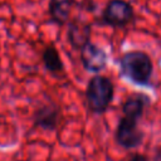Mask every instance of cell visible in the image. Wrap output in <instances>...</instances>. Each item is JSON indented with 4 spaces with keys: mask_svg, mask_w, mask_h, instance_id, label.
<instances>
[{
    "mask_svg": "<svg viewBox=\"0 0 161 161\" xmlns=\"http://www.w3.org/2000/svg\"><path fill=\"white\" fill-rule=\"evenodd\" d=\"M119 73L136 86L146 87L150 84L153 64L150 55L142 50H130L118 58Z\"/></svg>",
    "mask_w": 161,
    "mask_h": 161,
    "instance_id": "obj_1",
    "label": "cell"
},
{
    "mask_svg": "<svg viewBox=\"0 0 161 161\" xmlns=\"http://www.w3.org/2000/svg\"><path fill=\"white\" fill-rule=\"evenodd\" d=\"M114 86L104 75H93L86 88L87 108L94 114H103L113 101Z\"/></svg>",
    "mask_w": 161,
    "mask_h": 161,
    "instance_id": "obj_2",
    "label": "cell"
},
{
    "mask_svg": "<svg viewBox=\"0 0 161 161\" xmlns=\"http://www.w3.org/2000/svg\"><path fill=\"white\" fill-rule=\"evenodd\" d=\"M135 19L133 6L126 0H109L101 15L102 25L123 28Z\"/></svg>",
    "mask_w": 161,
    "mask_h": 161,
    "instance_id": "obj_3",
    "label": "cell"
},
{
    "mask_svg": "<svg viewBox=\"0 0 161 161\" xmlns=\"http://www.w3.org/2000/svg\"><path fill=\"white\" fill-rule=\"evenodd\" d=\"M143 131L138 127V121L130 118L127 116H122L118 121L114 140L118 146L131 150L142 145L143 142Z\"/></svg>",
    "mask_w": 161,
    "mask_h": 161,
    "instance_id": "obj_4",
    "label": "cell"
},
{
    "mask_svg": "<svg viewBox=\"0 0 161 161\" xmlns=\"http://www.w3.org/2000/svg\"><path fill=\"white\" fill-rule=\"evenodd\" d=\"M60 118H62V111L59 106L52 101L44 102L40 106H38L33 114L34 126L50 132L58 128Z\"/></svg>",
    "mask_w": 161,
    "mask_h": 161,
    "instance_id": "obj_5",
    "label": "cell"
},
{
    "mask_svg": "<svg viewBox=\"0 0 161 161\" xmlns=\"http://www.w3.org/2000/svg\"><path fill=\"white\" fill-rule=\"evenodd\" d=\"M107 60H108V55H107L106 50L103 48L93 44L92 42H89L80 49L82 65L86 70H88L91 73L96 74V73H99L101 70H103L107 65Z\"/></svg>",
    "mask_w": 161,
    "mask_h": 161,
    "instance_id": "obj_6",
    "label": "cell"
},
{
    "mask_svg": "<svg viewBox=\"0 0 161 161\" xmlns=\"http://www.w3.org/2000/svg\"><path fill=\"white\" fill-rule=\"evenodd\" d=\"M92 25L79 18H73L67 24V40L73 49L80 50L91 42Z\"/></svg>",
    "mask_w": 161,
    "mask_h": 161,
    "instance_id": "obj_7",
    "label": "cell"
},
{
    "mask_svg": "<svg viewBox=\"0 0 161 161\" xmlns=\"http://www.w3.org/2000/svg\"><path fill=\"white\" fill-rule=\"evenodd\" d=\"M151 104V98L145 93H132L122 103V113L133 119H140L145 112V108Z\"/></svg>",
    "mask_w": 161,
    "mask_h": 161,
    "instance_id": "obj_8",
    "label": "cell"
},
{
    "mask_svg": "<svg viewBox=\"0 0 161 161\" xmlns=\"http://www.w3.org/2000/svg\"><path fill=\"white\" fill-rule=\"evenodd\" d=\"M77 4V0H49L48 11L52 21L59 26L67 25L70 20L72 10Z\"/></svg>",
    "mask_w": 161,
    "mask_h": 161,
    "instance_id": "obj_9",
    "label": "cell"
},
{
    "mask_svg": "<svg viewBox=\"0 0 161 161\" xmlns=\"http://www.w3.org/2000/svg\"><path fill=\"white\" fill-rule=\"evenodd\" d=\"M42 60H43L44 68L53 74H58L64 70L63 60L59 55L58 49L54 45H48L44 48L42 53Z\"/></svg>",
    "mask_w": 161,
    "mask_h": 161,
    "instance_id": "obj_10",
    "label": "cell"
},
{
    "mask_svg": "<svg viewBox=\"0 0 161 161\" xmlns=\"http://www.w3.org/2000/svg\"><path fill=\"white\" fill-rule=\"evenodd\" d=\"M127 161H150V158L143 153H131Z\"/></svg>",
    "mask_w": 161,
    "mask_h": 161,
    "instance_id": "obj_11",
    "label": "cell"
},
{
    "mask_svg": "<svg viewBox=\"0 0 161 161\" xmlns=\"http://www.w3.org/2000/svg\"><path fill=\"white\" fill-rule=\"evenodd\" d=\"M152 161H161V146H158L155 150V155L152 157Z\"/></svg>",
    "mask_w": 161,
    "mask_h": 161,
    "instance_id": "obj_12",
    "label": "cell"
}]
</instances>
